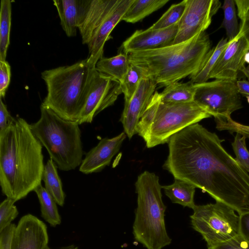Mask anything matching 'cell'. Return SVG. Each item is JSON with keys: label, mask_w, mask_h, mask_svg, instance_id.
Instances as JSON below:
<instances>
[{"label": "cell", "mask_w": 249, "mask_h": 249, "mask_svg": "<svg viewBox=\"0 0 249 249\" xmlns=\"http://www.w3.org/2000/svg\"><path fill=\"white\" fill-rule=\"evenodd\" d=\"M40 112L39 119L30 124V127L47 149L50 159L63 171L71 170L80 166L83 151L78 123L64 119L42 105Z\"/></svg>", "instance_id": "cell-7"}, {"label": "cell", "mask_w": 249, "mask_h": 249, "mask_svg": "<svg viewBox=\"0 0 249 249\" xmlns=\"http://www.w3.org/2000/svg\"><path fill=\"white\" fill-rule=\"evenodd\" d=\"M118 0H90L78 30L82 43L88 44L97 28L113 9Z\"/></svg>", "instance_id": "cell-19"}, {"label": "cell", "mask_w": 249, "mask_h": 249, "mask_svg": "<svg viewBox=\"0 0 249 249\" xmlns=\"http://www.w3.org/2000/svg\"><path fill=\"white\" fill-rule=\"evenodd\" d=\"M195 83L191 80L186 83H172L159 93L160 100L170 104L185 103L194 101L195 94Z\"/></svg>", "instance_id": "cell-21"}, {"label": "cell", "mask_w": 249, "mask_h": 249, "mask_svg": "<svg viewBox=\"0 0 249 249\" xmlns=\"http://www.w3.org/2000/svg\"><path fill=\"white\" fill-rule=\"evenodd\" d=\"M239 30L244 33L246 38L249 41V21L244 23H241Z\"/></svg>", "instance_id": "cell-41"}, {"label": "cell", "mask_w": 249, "mask_h": 249, "mask_svg": "<svg viewBox=\"0 0 249 249\" xmlns=\"http://www.w3.org/2000/svg\"><path fill=\"white\" fill-rule=\"evenodd\" d=\"M93 69L86 59L71 65L43 71L41 77L47 93L41 105L64 119L78 122Z\"/></svg>", "instance_id": "cell-4"}, {"label": "cell", "mask_w": 249, "mask_h": 249, "mask_svg": "<svg viewBox=\"0 0 249 249\" xmlns=\"http://www.w3.org/2000/svg\"><path fill=\"white\" fill-rule=\"evenodd\" d=\"M236 81L215 79L196 83L194 101L214 118L231 117L242 107Z\"/></svg>", "instance_id": "cell-9"}, {"label": "cell", "mask_w": 249, "mask_h": 249, "mask_svg": "<svg viewBox=\"0 0 249 249\" xmlns=\"http://www.w3.org/2000/svg\"><path fill=\"white\" fill-rule=\"evenodd\" d=\"M42 180L44 182L45 188L57 204L63 206L65 203L66 196L58 174L57 166L52 159L48 160L44 166Z\"/></svg>", "instance_id": "cell-24"}, {"label": "cell", "mask_w": 249, "mask_h": 249, "mask_svg": "<svg viewBox=\"0 0 249 249\" xmlns=\"http://www.w3.org/2000/svg\"><path fill=\"white\" fill-rule=\"evenodd\" d=\"M242 72L248 78V80L249 81V66H248V67H246V68Z\"/></svg>", "instance_id": "cell-42"}, {"label": "cell", "mask_w": 249, "mask_h": 249, "mask_svg": "<svg viewBox=\"0 0 249 249\" xmlns=\"http://www.w3.org/2000/svg\"><path fill=\"white\" fill-rule=\"evenodd\" d=\"M190 215L192 228L199 232L208 247L225 242L239 234V215L220 202L196 205Z\"/></svg>", "instance_id": "cell-8"}, {"label": "cell", "mask_w": 249, "mask_h": 249, "mask_svg": "<svg viewBox=\"0 0 249 249\" xmlns=\"http://www.w3.org/2000/svg\"><path fill=\"white\" fill-rule=\"evenodd\" d=\"M211 116L194 101L166 103L155 91L139 122L137 134L147 148H152L168 142L184 128Z\"/></svg>", "instance_id": "cell-6"}, {"label": "cell", "mask_w": 249, "mask_h": 249, "mask_svg": "<svg viewBox=\"0 0 249 249\" xmlns=\"http://www.w3.org/2000/svg\"><path fill=\"white\" fill-rule=\"evenodd\" d=\"M42 146L22 118H14L0 135V185L7 197L16 202L41 184Z\"/></svg>", "instance_id": "cell-2"}, {"label": "cell", "mask_w": 249, "mask_h": 249, "mask_svg": "<svg viewBox=\"0 0 249 249\" xmlns=\"http://www.w3.org/2000/svg\"><path fill=\"white\" fill-rule=\"evenodd\" d=\"M126 137V134L123 132L113 138L101 139L96 146L86 154L80 166L79 171L85 174L101 171L109 165Z\"/></svg>", "instance_id": "cell-17"}, {"label": "cell", "mask_w": 249, "mask_h": 249, "mask_svg": "<svg viewBox=\"0 0 249 249\" xmlns=\"http://www.w3.org/2000/svg\"><path fill=\"white\" fill-rule=\"evenodd\" d=\"M164 194L174 203L193 209L196 205L194 202L196 187L185 181L175 179L168 185L162 186Z\"/></svg>", "instance_id": "cell-22"}, {"label": "cell", "mask_w": 249, "mask_h": 249, "mask_svg": "<svg viewBox=\"0 0 249 249\" xmlns=\"http://www.w3.org/2000/svg\"><path fill=\"white\" fill-rule=\"evenodd\" d=\"M246 98H247V101H248V103L249 104V95H247L246 96Z\"/></svg>", "instance_id": "cell-45"}, {"label": "cell", "mask_w": 249, "mask_h": 249, "mask_svg": "<svg viewBox=\"0 0 249 249\" xmlns=\"http://www.w3.org/2000/svg\"><path fill=\"white\" fill-rule=\"evenodd\" d=\"M137 206L135 212L133 234L146 249H162L172 239L165 224L166 206L162 199V186L155 173L145 171L135 183Z\"/></svg>", "instance_id": "cell-5"}, {"label": "cell", "mask_w": 249, "mask_h": 249, "mask_svg": "<svg viewBox=\"0 0 249 249\" xmlns=\"http://www.w3.org/2000/svg\"><path fill=\"white\" fill-rule=\"evenodd\" d=\"M239 215V234L249 241V211Z\"/></svg>", "instance_id": "cell-39"}, {"label": "cell", "mask_w": 249, "mask_h": 249, "mask_svg": "<svg viewBox=\"0 0 249 249\" xmlns=\"http://www.w3.org/2000/svg\"><path fill=\"white\" fill-rule=\"evenodd\" d=\"M208 249H249V241L239 234L225 242L208 247Z\"/></svg>", "instance_id": "cell-34"}, {"label": "cell", "mask_w": 249, "mask_h": 249, "mask_svg": "<svg viewBox=\"0 0 249 249\" xmlns=\"http://www.w3.org/2000/svg\"><path fill=\"white\" fill-rule=\"evenodd\" d=\"M186 0L172 5L159 19L149 28L160 29L169 27L179 22L185 9Z\"/></svg>", "instance_id": "cell-29"}, {"label": "cell", "mask_w": 249, "mask_h": 249, "mask_svg": "<svg viewBox=\"0 0 249 249\" xmlns=\"http://www.w3.org/2000/svg\"><path fill=\"white\" fill-rule=\"evenodd\" d=\"M224 141L202 125H189L168 142L163 168L206 192L238 215L249 211V175L222 145Z\"/></svg>", "instance_id": "cell-1"}, {"label": "cell", "mask_w": 249, "mask_h": 249, "mask_svg": "<svg viewBox=\"0 0 249 249\" xmlns=\"http://www.w3.org/2000/svg\"><path fill=\"white\" fill-rule=\"evenodd\" d=\"M60 249H78V247L75 245H70L67 247H63Z\"/></svg>", "instance_id": "cell-43"}, {"label": "cell", "mask_w": 249, "mask_h": 249, "mask_svg": "<svg viewBox=\"0 0 249 249\" xmlns=\"http://www.w3.org/2000/svg\"><path fill=\"white\" fill-rule=\"evenodd\" d=\"M241 23L249 21V0H234Z\"/></svg>", "instance_id": "cell-38"}, {"label": "cell", "mask_w": 249, "mask_h": 249, "mask_svg": "<svg viewBox=\"0 0 249 249\" xmlns=\"http://www.w3.org/2000/svg\"><path fill=\"white\" fill-rule=\"evenodd\" d=\"M134 0H118L113 9L106 17L95 30L88 44L89 55L88 63L93 68L103 57L104 47L109 39L110 34L116 25L121 21Z\"/></svg>", "instance_id": "cell-15"}, {"label": "cell", "mask_w": 249, "mask_h": 249, "mask_svg": "<svg viewBox=\"0 0 249 249\" xmlns=\"http://www.w3.org/2000/svg\"><path fill=\"white\" fill-rule=\"evenodd\" d=\"M208 35L203 32L185 41L151 50L128 54L130 62L141 67L160 87L195 74L211 49Z\"/></svg>", "instance_id": "cell-3"}, {"label": "cell", "mask_w": 249, "mask_h": 249, "mask_svg": "<svg viewBox=\"0 0 249 249\" xmlns=\"http://www.w3.org/2000/svg\"><path fill=\"white\" fill-rule=\"evenodd\" d=\"M48 242L46 224L35 215L27 214L15 227L10 249H45Z\"/></svg>", "instance_id": "cell-13"}, {"label": "cell", "mask_w": 249, "mask_h": 249, "mask_svg": "<svg viewBox=\"0 0 249 249\" xmlns=\"http://www.w3.org/2000/svg\"><path fill=\"white\" fill-rule=\"evenodd\" d=\"M178 23L166 28L136 30L123 43L124 53L154 50L173 44L177 34Z\"/></svg>", "instance_id": "cell-16"}, {"label": "cell", "mask_w": 249, "mask_h": 249, "mask_svg": "<svg viewBox=\"0 0 249 249\" xmlns=\"http://www.w3.org/2000/svg\"><path fill=\"white\" fill-rule=\"evenodd\" d=\"M249 51V41L243 32L239 30L237 36L228 41L210 74V78L237 80L239 72L246 68L244 57Z\"/></svg>", "instance_id": "cell-12"}, {"label": "cell", "mask_w": 249, "mask_h": 249, "mask_svg": "<svg viewBox=\"0 0 249 249\" xmlns=\"http://www.w3.org/2000/svg\"><path fill=\"white\" fill-rule=\"evenodd\" d=\"M246 138L236 133L231 145L235 153V160L248 173H249V151L246 143Z\"/></svg>", "instance_id": "cell-31"}, {"label": "cell", "mask_w": 249, "mask_h": 249, "mask_svg": "<svg viewBox=\"0 0 249 249\" xmlns=\"http://www.w3.org/2000/svg\"><path fill=\"white\" fill-rule=\"evenodd\" d=\"M157 86L151 79H143L132 98L124 103L120 121L129 139L137 134L139 122L154 94Z\"/></svg>", "instance_id": "cell-14"}, {"label": "cell", "mask_w": 249, "mask_h": 249, "mask_svg": "<svg viewBox=\"0 0 249 249\" xmlns=\"http://www.w3.org/2000/svg\"><path fill=\"white\" fill-rule=\"evenodd\" d=\"M127 73L121 84L124 103L129 101L144 78H147L145 71L141 67L130 62Z\"/></svg>", "instance_id": "cell-28"}, {"label": "cell", "mask_w": 249, "mask_h": 249, "mask_svg": "<svg viewBox=\"0 0 249 249\" xmlns=\"http://www.w3.org/2000/svg\"><path fill=\"white\" fill-rule=\"evenodd\" d=\"M244 61L245 63L249 64V51L246 53L244 57Z\"/></svg>", "instance_id": "cell-44"}, {"label": "cell", "mask_w": 249, "mask_h": 249, "mask_svg": "<svg viewBox=\"0 0 249 249\" xmlns=\"http://www.w3.org/2000/svg\"><path fill=\"white\" fill-rule=\"evenodd\" d=\"M11 76V66L6 61H0V97L4 98Z\"/></svg>", "instance_id": "cell-35"}, {"label": "cell", "mask_w": 249, "mask_h": 249, "mask_svg": "<svg viewBox=\"0 0 249 249\" xmlns=\"http://www.w3.org/2000/svg\"><path fill=\"white\" fill-rule=\"evenodd\" d=\"M122 93L120 82L93 68L79 124L91 123L98 114L113 105Z\"/></svg>", "instance_id": "cell-10"}, {"label": "cell", "mask_w": 249, "mask_h": 249, "mask_svg": "<svg viewBox=\"0 0 249 249\" xmlns=\"http://www.w3.org/2000/svg\"><path fill=\"white\" fill-rule=\"evenodd\" d=\"M228 44L227 38L221 39L217 45L209 51L199 70L195 74L189 77L191 81L195 84L207 82L210 79V74L212 70Z\"/></svg>", "instance_id": "cell-25"}, {"label": "cell", "mask_w": 249, "mask_h": 249, "mask_svg": "<svg viewBox=\"0 0 249 249\" xmlns=\"http://www.w3.org/2000/svg\"><path fill=\"white\" fill-rule=\"evenodd\" d=\"M216 128L219 131L227 130L231 133L235 132L249 138V126L241 124L233 120L231 117L214 118Z\"/></svg>", "instance_id": "cell-33"}, {"label": "cell", "mask_w": 249, "mask_h": 249, "mask_svg": "<svg viewBox=\"0 0 249 249\" xmlns=\"http://www.w3.org/2000/svg\"><path fill=\"white\" fill-rule=\"evenodd\" d=\"M45 249H51L48 246Z\"/></svg>", "instance_id": "cell-46"}, {"label": "cell", "mask_w": 249, "mask_h": 249, "mask_svg": "<svg viewBox=\"0 0 249 249\" xmlns=\"http://www.w3.org/2000/svg\"><path fill=\"white\" fill-rule=\"evenodd\" d=\"M53 2L66 35L75 36L90 0H54Z\"/></svg>", "instance_id": "cell-18"}, {"label": "cell", "mask_w": 249, "mask_h": 249, "mask_svg": "<svg viewBox=\"0 0 249 249\" xmlns=\"http://www.w3.org/2000/svg\"><path fill=\"white\" fill-rule=\"evenodd\" d=\"M14 119L8 111L6 106L3 102L1 98L0 100V135L6 130Z\"/></svg>", "instance_id": "cell-36"}, {"label": "cell", "mask_w": 249, "mask_h": 249, "mask_svg": "<svg viewBox=\"0 0 249 249\" xmlns=\"http://www.w3.org/2000/svg\"><path fill=\"white\" fill-rule=\"evenodd\" d=\"M236 84L240 94L244 96L249 95V81L246 80H237Z\"/></svg>", "instance_id": "cell-40"}, {"label": "cell", "mask_w": 249, "mask_h": 249, "mask_svg": "<svg viewBox=\"0 0 249 249\" xmlns=\"http://www.w3.org/2000/svg\"><path fill=\"white\" fill-rule=\"evenodd\" d=\"M129 63L128 54L120 53L109 58L102 57L96 63L95 68L122 84L128 71Z\"/></svg>", "instance_id": "cell-20"}, {"label": "cell", "mask_w": 249, "mask_h": 249, "mask_svg": "<svg viewBox=\"0 0 249 249\" xmlns=\"http://www.w3.org/2000/svg\"><path fill=\"white\" fill-rule=\"evenodd\" d=\"M37 195L41 208L42 217L51 226L55 227L61 222L56 203L41 184L34 190Z\"/></svg>", "instance_id": "cell-26"}, {"label": "cell", "mask_w": 249, "mask_h": 249, "mask_svg": "<svg viewBox=\"0 0 249 249\" xmlns=\"http://www.w3.org/2000/svg\"><path fill=\"white\" fill-rule=\"evenodd\" d=\"M16 225L11 224L0 232V249H10L12 238Z\"/></svg>", "instance_id": "cell-37"}, {"label": "cell", "mask_w": 249, "mask_h": 249, "mask_svg": "<svg viewBox=\"0 0 249 249\" xmlns=\"http://www.w3.org/2000/svg\"><path fill=\"white\" fill-rule=\"evenodd\" d=\"M16 202L7 197L0 204V232L9 226L18 216V212L14 205Z\"/></svg>", "instance_id": "cell-32"}, {"label": "cell", "mask_w": 249, "mask_h": 249, "mask_svg": "<svg viewBox=\"0 0 249 249\" xmlns=\"http://www.w3.org/2000/svg\"><path fill=\"white\" fill-rule=\"evenodd\" d=\"M221 5L218 0H186L185 9L178 22L177 34L173 44L185 41L205 32Z\"/></svg>", "instance_id": "cell-11"}, {"label": "cell", "mask_w": 249, "mask_h": 249, "mask_svg": "<svg viewBox=\"0 0 249 249\" xmlns=\"http://www.w3.org/2000/svg\"><path fill=\"white\" fill-rule=\"evenodd\" d=\"M169 0H134L122 20L135 23L165 5Z\"/></svg>", "instance_id": "cell-23"}, {"label": "cell", "mask_w": 249, "mask_h": 249, "mask_svg": "<svg viewBox=\"0 0 249 249\" xmlns=\"http://www.w3.org/2000/svg\"><path fill=\"white\" fill-rule=\"evenodd\" d=\"M234 0H225L222 6L224 12L222 26L225 28L228 41L232 40L239 32Z\"/></svg>", "instance_id": "cell-30"}, {"label": "cell", "mask_w": 249, "mask_h": 249, "mask_svg": "<svg viewBox=\"0 0 249 249\" xmlns=\"http://www.w3.org/2000/svg\"><path fill=\"white\" fill-rule=\"evenodd\" d=\"M12 4L10 0H1L0 10V61H5L10 44Z\"/></svg>", "instance_id": "cell-27"}]
</instances>
